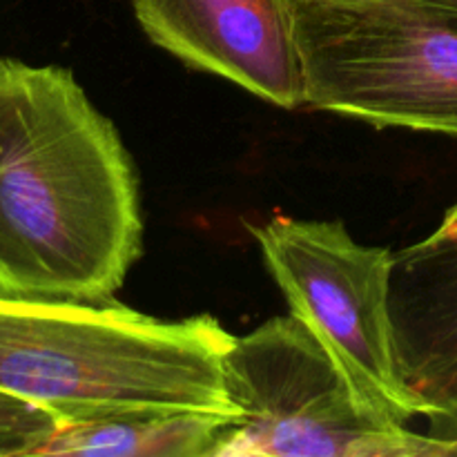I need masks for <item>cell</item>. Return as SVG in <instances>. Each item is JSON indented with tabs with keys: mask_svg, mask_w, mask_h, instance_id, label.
<instances>
[{
	"mask_svg": "<svg viewBox=\"0 0 457 457\" xmlns=\"http://www.w3.org/2000/svg\"><path fill=\"white\" fill-rule=\"evenodd\" d=\"M143 253L132 161L74 74L0 58V295L105 302Z\"/></svg>",
	"mask_w": 457,
	"mask_h": 457,
	"instance_id": "obj_1",
	"label": "cell"
},
{
	"mask_svg": "<svg viewBox=\"0 0 457 457\" xmlns=\"http://www.w3.org/2000/svg\"><path fill=\"white\" fill-rule=\"evenodd\" d=\"M232 344L212 315L161 321L110 299L0 295V391L62 422L174 409L241 420L223 375Z\"/></svg>",
	"mask_w": 457,
	"mask_h": 457,
	"instance_id": "obj_2",
	"label": "cell"
},
{
	"mask_svg": "<svg viewBox=\"0 0 457 457\" xmlns=\"http://www.w3.org/2000/svg\"><path fill=\"white\" fill-rule=\"evenodd\" d=\"M306 107L457 137V16L420 0H290Z\"/></svg>",
	"mask_w": 457,
	"mask_h": 457,
	"instance_id": "obj_3",
	"label": "cell"
},
{
	"mask_svg": "<svg viewBox=\"0 0 457 457\" xmlns=\"http://www.w3.org/2000/svg\"><path fill=\"white\" fill-rule=\"evenodd\" d=\"M226 391L241 420L219 457H446L428 433L375 411L293 312L235 337Z\"/></svg>",
	"mask_w": 457,
	"mask_h": 457,
	"instance_id": "obj_4",
	"label": "cell"
},
{
	"mask_svg": "<svg viewBox=\"0 0 457 457\" xmlns=\"http://www.w3.org/2000/svg\"><path fill=\"white\" fill-rule=\"evenodd\" d=\"M253 235L290 312L324 342L355 391L397 424L431 420L397 361L391 250L357 244L339 221L284 214L253 228Z\"/></svg>",
	"mask_w": 457,
	"mask_h": 457,
	"instance_id": "obj_5",
	"label": "cell"
},
{
	"mask_svg": "<svg viewBox=\"0 0 457 457\" xmlns=\"http://www.w3.org/2000/svg\"><path fill=\"white\" fill-rule=\"evenodd\" d=\"M156 47L284 110L306 105L290 0H129Z\"/></svg>",
	"mask_w": 457,
	"mask_h": 457,
	"instance_id": "obj_6",
	"label": "cell"
},
{
	"mask_svg": "<svg viewBox=\"0 0 457 457\" xmlns=\"http://www.w3.org/2000/svg\"><path fill=\"white\" fill-rule=\"evenodd\" d=\"M391 321L406 384L431 420L457 409V230L393 253Z\"/></svg>",
	"mask_w": 457,
	"mask_h": 457,
	"instance_id": "obj_7",
	"label": "cell"
},
{
	"mask_svg": "<svg viewBox=\"0 0 457 457\" xmlns=\"http://www.w3.org/2000/svg\"><path fill=\"white\" fill-rule=\"evenodd\" d=\"M239 420L205 411H132L62 422L36 455L219 457Z\"/></svg>",
	"mask_w": 457,
	"mask_h": 457,
	"instance_id": "obj_8",
	"label": "cell"
},
{
	"mask_svg": "<svg viewBox=\"0 0 457 457\" xmlns=\"http://www.w3.org/2000/svg\"><path fill=\"white\" fill-rule=\"evenodd\" d=\"M61 424L54 411L0 391V457L36 455Z\"/></svg>",
	"mask_w": 457,
	"mask_h": 457,
	"instance_id": "obj_9",
	"label": "cell"
},
{
	"mask_svg": "<svg viewBox=\"0 0 457 457\" xmlns=\"http://www.w3.org/2000/svg\"><path fill=\"white\" fill-rule=\"evenodd\" d=\"M428 422H431V436L445 442L451 449V455H457V409L442 415V418L428 420Z\"/></svg>",
	"mask_w": 457,
	"mask_h": 457,
	"instance_id": "obj_10",
	"label": "cell"
},
{
	"mask_svg": "<svg viewBox=\"0 0 457 457\" xmlns=\"http://www.w3.org/2000/svg\"><path fill=\"white\" fill-rule=\"evenodd\" d=\"M437 230H445V232H453L457 230V204L453 208L449 210V214L445 217V221H442V226L437 228Z\"/></svg>",
	"mask_w": 457,
	"mask_h": 457,
	"instance_id": "obj_11",
	"label": "cell"
},
{
	"mask_svg": "<svg viewBox=\"0 0 457 457\" xmlns=\"http://www.w3.org/2000/svg\"><path fill=\"white\" fill-rule=\"evenodd\" d=\"M420 3L433 4V7H437V9H445V12H449V13H455V16H457V0H420Z\"/></svg>",
	"mask_w": 457,
	"mask_h": 457,
	"instance_id": "obj_12",
	"label": "cell"
}]
</instances>
